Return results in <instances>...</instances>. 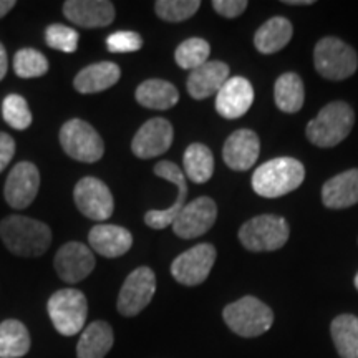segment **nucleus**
<instances>
[{
    "mask_svg": "<svg viewBox=\"0 0 358 358\" xmlns=\"http://www.w3.org/2000/svg\"><path fill=\"white\" fill-rule=\"evenodd\" d=\"M8 70V57H7V50L2 43H0V80H3V77L7 75Z\"/></svg>",
    "mask_w": 358,
    "mask_h": 358,
    "instance_id": "39",
    "label": "nucleus"
},
{
    "mask_svg": "<svg viewBox=\"0 0 358 358\" xmlns=\"http://www.w3.org/2000/svg\"><path fill=\"white\" fill-rule=\"evenodd\" d=\"M80 35L77 30L62 24H53L45 30V42L53 50H60L65 53H73L78 47Z\"/></svg>",
    "mask_w": 358,
    "mask_h": 358,
    "instance_id": "35",
    "label": "nucleus"
},
{
    "mask_svg": "<svg viewBox=\"0 0 358 358\" xmlns=\"http://www.w3.org/2000/svg\"><path fill=\"white\" fill-rule=\"evenodd\" d=\"M199 7V0H158L155 3V12L166 22H182L191 19Z\"/></svg>",
    "mask_w": 358,
    "mask_h": 358,
    "instance_id": "34",
    "label": "nucleus"
},
{
    "mask_svg": "<svg viewBox=\"0 0 358 358\" xmlns=\"http://www.w3.org/2000/svg\"><path fill=\"white\" fill-rule=\"evenodd\" d=\"M40 189L38 168L30 161H22L15 164L3 187L7 204L13 209H25L34 203Z\"/></svg>",
    "mask_w": 358,
    "mask_h": 358,
    "instance_id": "14",
    "label": "nucleus"
},
{
    "mask_svg": "<svg viewBox=\"0 0 358 358\" xmlns=\"http://www.w3.org/2000/svg\"><path fill=\"white\" fill-rule=\"evenodd\" d=\"M317 73L332 82L350 78L358 69V55L353 47L337 37H324L313 50Z\"/></svg>",
    "mask_w": 358,
    "mask_h": 358,
    "instance_id": "6",
    "label": "nucleus"
},
{
    "mask_svg": "<svg viewBox=\"0 0 358 358\" xmlns=\"http://www.w3.org/2000/svg\"><path fill=\"white\" fill-rule=\"evenodd\" d=\"M248 6V0H214L213 2L214 10L226 19H236V17L243 15Z\"/></svg>",
    "mask_w": 358,
    "mask_h": 358,
    "instance_id": "37",
    "label": "nucleus"
},
{
    "mask_svg": "<svg viewBox=\"0 0 358 358\" xmlns=\"http://www.w3.org/2000/svg\"><path fill=\"white\" fill-rule=\"evenodd\" d=\"M106 47L111 53H131L138 52L143 47V38L140 34L129 32V30H120L111 34L106 38Z\"/></svg>",
    "mask_w": 358,
    "mask_h": 358,
    "instance_id": "36",
    "label": "nucleus"
},
{
    "mask_svg": "<svg viewBox=\"0 0 358 358\" xmlns=\"http://www.w3.org/2000/svg\"><path fill=\"white\" fill-rule=\"evenodd\" d=\"M156 292V275L153 268H134L120 290L116 308L123 317H136L150 306Z\"/></svg>",
    "mask_w": 358,
    "mask_h": 358,
    "instance_id": "9",
    "label": "nucleus"
},
{
    "mask_svg": "<svg viewBox=\"0 0 358 358\" xmlns=\"http://www.w3.org/2000/svg\"><path fill=\"white\" fill-rule=\"evenodd\" d=\"M136 101L141 106L150 110H169L178 105L179 101V92L173 83L166 82V80L151 78L143 82L140 87L136 88Z\"/></svg>",
    "mask_w": 358,
    "mask_h": 358,
    "instance_id": "26",
    "label": "nucleus"
},
{
    "mask_svg": "<svg viewBox=\"0 0 358 358\" xmlns=\"http://www.w3.org/2000/svg\"><path fill=\"white\" fill-rule=\"evenodd\" d=\"M294 27L285 17H272L259 27L254 35V45L264 55L280 52L292 40Z\"/></svg>",
    "mask_w": 358,
    "mask_h": 358,
    "instance_id": "25",
    "label": "nucleus"
},
{
    "mask_svg": "<svg viewBox=\"0 0 358 358\" xmlns=\"http://www.w3.org/2000/svg\"><path fill=\"white\" fill-rule=\"evenodd\" d=\"M322 201L330 209H345L358 204V168L330 178L322 187Z\"/></svg>",
    "mask_w": 358,
    "mask_h": 358,
    "instance_id": "22",
    "label": "nucleus"
},
{
    "mask_svg": "<svg viewBox=\"0 0 358 358\" xmlns=\"http://www.w3.org/2000/svg\"><path fill=\"white\" fill-rule=\"evenodd\" d=\"M60 145L70 158L80 163H96L105 153V143L96 129L80 118L70 120L62 127Z\"/></svg>",
    "mask_w": 358,
    "mask_h": 358,
    "instance_id": "8",
    "label": "nucleus"
},
{
    "mask_svg": "<svg viewBox=\"0 0 358 358\" xmlns=\"http://www.w3.org/2000/svg\"><path fill=\"white\" fill-rule=\"evenodd\" d=\"M120 78H122V70L118 65L113 62H98L78 71L73 80V87L78 93L90 95L111 88L120 82Z\"/></svg>",
    "mask_w": 358,
    "mask_h": 358,
    "instance_id": "23",
    "label": "nucleus"
},
{
    "mask_svg": "<svg viewBox=\"0 0 358 358\" xmlns=\"http://www.w3.org/2000/svg\"><path fill=\"white\" fill-rule=\"evenodd\" d=\"M95 256L92 249L82 243H66L58 249L53 266L58 277L66 284H78L95 268Z\"/></svg>",
    "mask_w": 358,
    "mask_h": 358,
    "instance_id": "15",
    "label": "nucleus"
},
{
    "mask_svg": "<svg viewBox=\"0 0 358 358\" xmlns=\"http://www.w3.org/2000/svg\"><path fill=\"white\" fill-rule=\"evenodd\" d=\"M287 6H312L313 0H285Z\"/></svg>",
    "mask_w": 358,
    "mask_h": 358,
    "instance_id": "41",
    "label": "nucleus"
},
{
    "mask_svg": "<svg viewBox=\"0 0 358 358\" xmlns=\"http://www.w3.org/2000/svg\"><path fill=\"white\" fill-rule=\"evenodd\" d=\"M115 6L108 0H66L64 15L83 29H100L115 20Z\"/></svg>",
    "mask_w": 358,
    "mask_h": 358,
    "instance_id": "19",
    "label": "nucleus"
},
{
    "mask_svg": "<svg viewBox=\"0 0 358 358\" xmlns=\"http://www.w3.org/2000/svg\"><path fill=\"white\" fill-rule=\"evenodd\" d=\"M306 179V168L299 159L282 156L274 158L252 174V187L262 198H280L297 189Z\"/></svg>",
    "mask_w": 358,
    "mask_h": 358,
    "instance_id": "2",
    "label": "nucleus"
},
{
    "mask_svg": "<svg viewBox=\"0 0 358 358\" xmlns=\"http://www.w3.org/2000/svg\"><path fill=\"white\" fill-rule=\"evenodd\" d=\"M227 80H229V65L224 62L209 60L199 69L191 71L186 88L194 100H206V98L217 95Z\"/></svg>",
    "mask_w": 358,
    "mask_h": 358,
    "instance_id": "20",
    "label": "nucleus"
},
{
    "mask_svg": "<svg viewBox=\"0 0 358 358\" xmlns=\"http://www.w3.org/2000/svg\"><path fill=\"white\" fill-rule=\"evenodd\" d=\"M115 343L110 324L103 320L92 322L83 329L77 345V358H105Z\"/></svg>",
    "mask_w": 358,
    "mask_h": 358,
    "instance_id": "24",
    "label": "nucleus"
},
{
    "mask_svg": "<svg viewBox=\"0 0 358 358\" xmlns=\"http://www.w3.org/2000/svg\"><path fill=\"white\" fill-rule=\"evenodd\" d=\"M2 116L6 120L7 124H10L13 129H27L32 124V113H30L29 103L24 96L12 95L6 96V100L2 103Z\"/></svg>",
    "mask_w": 358,
    "mask_h": 358,
    "instance_id": "33",
    "label": "nucleus"
},
{
    "mask_svg": "<svg viewBox=\"0 0 358 358\" xmlns=\"http://www.w3.org/2000/svg\"><path fill=\"white\" fill-rule=\"evenodd\" d=\"M182 164H185V171H182L185 176L198 185L209 181L214 174L213 151L203 143H192L187 146L182 156Z\"/></svg>",
    "mask_w": 358,
    "mask_h": 358,
    "instance_id": "30",
    "label": "nucleus"
},
{
    "mask_svg": "<svg viewBox=\"0 0 358 358\" xmlns=\"http://www.w3.org/2000/svg\"><path fill=\"white\" fill-rule=\"evenodd\" d=\"M48 317L58 334L73 337L83 332L88 317V302L82 290L62 289L48 299Z\"/></svg>",
    "mask_w": 358,
    "mask_h": 358,
    "instance_id": "5",
    "label": "nucleus"
},
{
    "mask_svg": "<svg viewBox=\"0 0 358 358\" xmlns=\"http://www.w3.org/2000/svg\"><path fill=\"white\" fill-rule=\"evenodd\" d=\"M13 70L20 78L43 77L48 71V60L35 48H22L13 57Z\"/></svg>",
    "mask_w": 358,
    "mask_h": 358,
    "instance_id": "32",
    "label": "nucleus"
},
{
    "mask_svg": "<svg viewBox=\"0 0 358 358\" xmlns=\"http://www.w3.org/2000/svg\"><path fill=\"white\" fill-rule=\"evenodd\" d=\"M217 219V206L208 196L187 203L173 221V232L181 239H196L204 236Z\"/></svg>",
    "mask_w": 358,
    "mask_h": 358,
    "instance_id": "12",
    "label": "nucleus"
},
{
    "mask_svg": "<svg viewBox=\"0 0 358 358\" xmlns=\"http://www.w3.org/2000/svg\"><path fill=\"white\" fill-rule=\"evenodd\" d=\"M13 155H15V141L10 134L0 131V173L12 163Z\"/></svg>",
    "mask_w": 358,
    "mask_h": 358,
    "instance_id": "38",
    "label": "nucleus"
},
{
    "mask_svg": "<svg viewBox=\"0 0 358 358\" xmlns=\"http://www.w3.org/2000/svg\"><path fill=\"white\" fill-rule=\"evenodd\" d=\"M173 124L164 118H151L138 129L131 141V151L140 159L164 155L173 145Z\"/></svg>",
    "mask_w": 358,
    "mask_h": 358,
    "instance_id": "16",
    "label": "nucleus"
},
{
    "mask_svg": "<svg viewBox=\"0 0 358 358\" xmlns=\"http://www.w3.org/2000/svg\"><path fill=\"white\" fill-rule=\"evenodd\" d=\"M216 248L211 244H198L179 254L171 264V274L179 284L194 287L203 284L216 262Z\"/></svg>",
    "mask_w": 358,
    "mask_h": 358,
    "instance_id": "10",
    "label": "nucleus"
},
{
    "mask_svg": "<svg viewBox=\"0 0 358 358\" xmlns=\"http://www.w3.org/2000/svg\"><path fill=\"white\" fill-rule=\"evenodd\" d=\"M355 289L358 290V274L355 275Z\"/></svg>",
    "mask_w": 358,
    "mask_h": 358,
    "instance_id": "42",
    "label": "nucleus"
},
{
    "mask_svg": "<svg viewBox=\"0 0 358 358\" xmlns=\"http://www.w3.org/2000/svg\"><path fill=\"white\" fill-rule=\"evenodd\" d=\"M73 199L78 211L92 221H106L115 211L110 187L101 179L87 176L75 185Z\"/></svg>",
    "mask_w": 358,
    "mask_h": 358,
    "instance_id": "11",
    "label": "nucleus"
},
{
    "mask_svg": "<svg viewBox=\"0 0 358 358\" xmlns=\"http://www.w3.org/2000/svg\"><path fill=\"white\" fill-rule=\"evenodd\" d=\"M289 236V222L274 214H262L249 219L239 229V241L252 252H271L284 248Z\"/></svg>",
    "mask_w": 358,
    "mask_h": 358,
    "instance_id": "7",
    "label": "nucleus"
},
{
    "mask_svg": "<svg viewBox=\"0 0 358 358\" xmlns=\"http://www.w3.org/2000/svg\"><path fill=\"white\" fill-rule=\"evenodd\" d=\"M88 243L95 252L103 257L115 259L124 256L133 245V236L128 229L115 224H98L92 227Z\"/></svg>",
    "mask_w": 358,
    "mask_h": 358,
    "instance_id": "21",
    "label": "nucleus"
},
{
    "mask_svg": "<svg viewBox=\"0 0 358 358\" xmlns=\"http://www.w3.org/2000/svg\"><path fill=\"white\" fill-rule=\"evenodd\" d=\"M252 103L254 88L244 77H229L216 95V110L226 120H237L244 116Z\"/></svg>",
    "mask_w": 358,
    "mask_h": 358,
    "instance_id": "18",
    "label": "nucleus"
},
{
    "mask_svg": "<svg viewBox=\"0 0 358 358\" xmlns=\"http://www.w3.org/2000/svg\"><path fill=\"white\" fill-rule=\"evenodd\" d=\"M222 319L239 337L252 338L266 334L271 329L274 322V312L257 297L245 295L224 307Z\"/></svg>",
    "mask_w": 358,
    "mask_h": 358,
    "instance_id": "4",
    "label": "nucleus"
},
{
    "mask_svg": "<svg viewBox=\"0 0 358 358\" xmlns=\"http://www.w3.org/2000/svg\"><path fill=\"white\" fill-rule=\"evenodd\" d=\"M155 174L161 179L173 182L178 187V198L173 206H169L168 209H151L145 214V222L148 226L153 227V229H164V227L171 226L178 214L181 213V209L187 204V182L182 169L171 161H159L155 166Z\"/></svg>",
    "mask_w": 358,
    "mask_h": 358,
    "instance_id": "13",
    "label": "nucleus"
},
{
    "mask_svg": "<svg viewBox=\"0 0 358 358\" xmlns=\"http://www.w3.org/2000/svg\"><path fill=\"white\" fill-rule=\"evenodd\" d=\"M330 334L340 358H358V317L352 313L335 317Z\"/></svg>",
    "mask_w": 358,
    "mask_h": 358,
    "instance_id": "27",
    "label": "nucleus"
},
{
    "mask_svg": "<svg viewBox=\"0 0 358 358\" xmlns=\"http://www.w3.org/2000/svg\"><path fill=\"white\" fill-rule=\"evenodd\" d=\"M0 237L15 256L38 257L50 248L52 229L38 219L8 216L0 222Z\"/></svg>",
    "mask_w": 358,
    "mask_h": 358,
    "instance_id": "1",
    "label": "nucleus"
},
{
    "mask_svg": "<svg viewBox=\"0 0 358 358\" xmlns=\"http://www.w3.org/2000/svg\"><path fill=\"white\" fill-rule=\"evenodd\" d=\"M274 100L277 108L284 113H297L306 100L302 78L292 71L280 75L274 87Z\"/></svg>",
    "mask_w": 358,
    "mask_h": 358,
    "instance_id": "28",
    "label": "nucleus"
},
{
    "mask_svg": "<svg viewBox=\"0 0 358 358\" xmlns=\"http://www.w3.org/2000/svg\"><path fill=\"white\" fill-rule=\"evenodd\" d=\"M261 153V141L252 129H237L222 146V159L234 171H248L256 164Z\"/></svg>",
    "mask_w": 358,
    "mask_h": 358,
    "instance_id": "17",
    "label": "nucleus"
},
{
    "mask_svg": "<svg viewBox=\"0 0 358 358\" xmlns=\"http://www.w3.org/2000/svg\"><path fill=\"white\" fill-rule=\"evenodd\" d=\"M211 47L204 38L192 37L182 42L174 52V60L182 70H196L209 62Z\"/></svg>",
    "mask_w": 358,
    "mask_h": 358,
    "instance_id": "31",
    "label": "nucleus"
},
{
    "mask_svg": "<svg viewBox=\"0 0 358 358\" xmlns=\"http://www.w3.org/2000/svg\"><path fill=\"white\" fill-rule=\"evenodd\" d=\"M15 7V0H0V19Z\"/></svg>",
    "mask_w": 358,
    "mask_h": 358,
    "instance_id": "40",
    "label": "nucleus"
},
{
    "mask_svg": "<svg viewBox=\"0 0 358 358\" xmlns=\"http://www.w3.org/2000/svg\"><path fill=\"white\" fill-rule=\"evenodd\" d=\"M30 350V334L20 320L8 319L0 324V358H20Z\"/></svg>",
    "mask_w": 358,
    "mask_h": 358,
    "instance_id": "29",
    "label": "nucleus"
},
{
    "mask_svg": "<svg viewBox=\"0 0 358 358\" xmlns=\"http://www.w3.org/2000/svg\"><path fill=\"white\" fill-rule=\"evenodd\" d=\"M355 113L345 101H332L319 111V115L308 122L307 138L319 148H332L342 143L350 134Z\"/></svg>",
    "mask_w": 358,
    "mask_h": 358,
    "instance_id": "3",
    "label": "nucleus"
}]
</instances>
